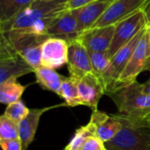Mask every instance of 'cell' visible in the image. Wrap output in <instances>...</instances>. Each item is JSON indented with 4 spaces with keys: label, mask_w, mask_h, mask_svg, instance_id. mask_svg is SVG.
Here are the masks:
<instances>
[{
    "label": "cell",
    "mask_w": 150,
    "mask_h": 150,
    "mask_svg": "<svg viewBox=\"0 0 150 150\" xmlns=\"http://www.w3.org/2000/svg\"><path fill=\"white\" fill-rule=\"evenodd\" d=\"M68 0H34L11 21L0 24V33L17 36H47L53 20L68 11ZM48 38V37H47Z\"/></svg>",
    "instance_id": "1"
},
{
    "label": "cell",
    "mask_w": 150,
    "mask_h": 150,
    "mask_svg": "<svg viewBox=\"0 0 150 150\" xmlns=\"http://www.w3.org/2000/svg\"><path fill=\"white\" fill-rule=\"evenodd\" d=\"M122 128L111 141L105 143L107 150H150V124L148 118L121 113L113 114Z\"/></svg>",
    "instance_id": "2"
},
{
    "label": "cell",
    "mask_w": 150,
    "mask_h": 150,
    "mask_svg": "<svg viewBox=\"0 0 150 150\" xmlns=\"http://www.w3.org/2000/svg\"><path fill=\"white\" fill-rule=\"evenodd\" d=\"M105 95L114 102L119 113L138 118H148L150 115V94L144 91L143 83L137 80Z\"/></svg>",
    "instance_id": "3"
},
{
    "label": "cell",
    "mask_w": 150,
    "mask_h": 150,
    "mask_svg": "<svg viewBox=\"0 0 150 150\" xmlns=\"http://www.w3.org/2000/svg\"><path fill=\"white\" fill-rule=\"evenodd\" d=\"M150 58V37L149 28L147 27L141 40H139L129 62H127L124 71L120 75L119 80L110 91L121 89L136 81L137 76L146 70L147 64ZM108 93V92H107ZM106 94V93H105Z\"/></svg>",
    "instance_id": "4"
},
{
    "label": "cell",
    "mask_w": 150,
    "mask_h": 150,
    "mask_svg": "<svg viewBox=\"0 0 150 150\" xmlns=\"http://www.w3.org/2000/svg\"><path fill=\"white\" fill-rule=\"evenodd\" d=\"M34 73V69L14 50L9 41L0 38V83Z\"/></svg>",
    "instance_id": "5"
},
{
    "label": "cell",
    "mask_w": 150,
    "mask_h": 150,
    "mask_svg": "<svg viewBox=\"0 0 150 150\" xmlns=\"http://www.w3.org/2000/svg\"><path fill=\"white\" fill-rule=\"evenodd\" d=\"M146 28L147 26L140 31L136 34V36H134L129 42L120 48L111 58L110 65L102 77V82L105 89V93L110 92L119 80Z\"/></svg>",
    "instance_id": "6"
},
{
    "label": "cell",
    "mask_w": 150,
    "mask_h": 150,
    "mask_svg": "<svg viewBox=\"0 0 150 150\" xmlns=\"http://www.w3.org/2000/svg\"><path fill=\"white\" fill-rule=\"evenodd\" d=\"M3 35L14 50L35 70L41 66V49L44 41L48 39L43 36H17Z\"/></svg>",
    "instance_id": "7"
},
{
    "label": "cell",
    "mask_w": 150,
    "mask_h": 150,
    "mask_svg": "<svg viewBox=\"0 0 150 150\" xmlns=\"http://www.w3.org/2000/svg\"><path fill=\"white\" fill-rule=\"evenodd\" d=\"M146 26V20L142 10L138 11L134 14L117 23L115 25V31L112 45L108 51L111 58L120 48L129 42L140 31Z\"/></svg>",
    "instance_id": "8"
},
{
    "label": "cell",
    "mask_w": 150,
    "mask_h": 150,
    "mask_svg": "<svg viewBox=\"0 0 150 150\" xmlns=\"http://www.w3.org/2000/svg\"><path fill=\"white\" fill-rule=\"evenodd\" d=\"M148 1L149 0H114L93 27L115 25L120 21L142 10Z\"/></svg>",
    "instance_id": "9"
},
{
    "label": "cell",
    "mask_w": 150,
    "mask_h": 150,
    "mask_svg": "<svg viewBox=\"0 0 150 150\" xmlns=\"http://www.w3.org/2000/svg\"><path fill=\"white\" fill-rule=\"evenodd\" d=\"M67 65L70 76L77 79L93 73L90 53L79 39L69 42Z\"/></svg>",
    "instance_id": "10"
},
{
    "label": "cell",
    "mask_w": 150,
    "mask_h": 150,
    "mask_svg": "<svg viewBox=\"0 0 150 150\" xmlns=\"http://www.w3.org/2000/svg\"><path fill=\"white\" fill-rule=\"evenodd\" d=\"M83 30L71 11H66L58 15L50 24L47 36L59 38L68 42L79 39Z\"/></svg>",
    "instance_id": "11"
},
{
    "label": "cell",
    "mask_w": 150,
    "mask_h": 150,
    "mask_svg": "<svg viewBox=\"0 0 150 150\" xmlns=\"http://www.w3.org/2000/svg\"><path fill=\"white\" fill-rule=\"evenodd\" d=\"M69 42L65 40L50 37L42 44L41 66L53 69L68 63Z\"/></svg>",
    "instance_id": "12"
},
{
    "label": "cell",
    "mask_w": 150,
    "mask_h": 150,
    "mask_svg": "<svg viewBox=\"0 0 150 150\" xmlns=\"http://www.w3.org/2000/svg\"><path fill=\"white\" fill-rule=\"evenodd\" d=\"M77 90L81 105L91 108L92 111L98 110V102L105 94L102 81L93 73L86 75L78 80Z\"/></svg>",
    "instance_id": "13"
},
{
    "label": "cell",
    "mask_w": 150,
    "mask_h": 150,
    "mask_svg": "<svg viewBox=\"0 0 150 150\" xmlns=\"http://www.w3.org/2000/svg\"><path fill=\"white\" fill-rule=\"evenodd\" d=\"M115 31V25L92 27L84 31L79 37L89 53L108 52L112 45Z\"/></svg>",
    "instance_id": "14"
},
{
    "label": "cell",
    "mask_w": 150,
    "mask_h": 150,
    "mask_svg": "<svg viewBox=\"0 0 150 150\" xmlns=\"http://www.w3.org/2000/svg\"><path fill=\"white\" fill-rule=\"evenodd\" d=\"M96 131V136L103 142H107L113 139L122 128L120 120L113 115L96 110L92 111L89 122Z\"/></svg>",
    "instance_id": "15"
},
{
    "label": "cell",
    "mask_w": 150,
    "mask_h": 150,
    "mask_svg": "<svg viewBox=\"0 0 150 150\" xmlns=\"http://www.w3.org/2000/svg\"><path fill=\"white\" fill-rule=\"evenodd\" d=\"M61 106H67V105L66 103H62L49 107L30 109L28 115L18 123L19 140L22 143V150H27L28 147L33 141L42 114L53 108H57Z\"/></svg>",
    "instance_id": "16"
},
{
    "label": "cell",
    "mask_w": 150,
    "mask_h": 150,
    "mask_svg": "<svg viewBox=\"0 0 150 150\" xmlns=\"http://www.w3.org/2000/svg\"><path fill=\"white\" fill-rule=\"evenodd\" d=\"M110 4L111 2L97 0L71 11L76 18L83 32H84L93 27Z\"/></svg>",
    "instance_id": "17"
},
{
    "label": "cell",
    "mask_w": 150,
    "mask_h": 150,
    "mask_svg": "<svg viewBox=\"0 0 150 150\" xmlns=\"http://www.w3.org/2000/svg\"><path fill=\"white\" fill-rule=\"evenodd\" d=\"M34 74L36 76V82L41 86V88L53 91L60 96L61 86L64 76H61L54 69L44 66L36 69Z\"/></svg>",
    "instance_id": "18"
},
{
    "label": "cell",
    "mask_w": 150,
    "mask_h": 150,
    "mask_svg": "<svg viewBox=\"0 0 150 150\" xmlns=\"http://www.w3.org/2000/svg\"><path fill=\"white\" fill-rule=\"evenodd\" d=\"M34 0H0V24H4L27 8Z\"/></svg>",
    "instance_id": "19"
},
{
    "label": "cell",
    "mask_w": 150,
    "mask_h": 150,
    "mask_svg": "<svg viewBox=\"0 0 150 150\" xmlns=\"http://www.w3.org/2000/svg\"><path fill=\"white\" fill-rule=\"evenodd\" d=\"M26 86L17 82V79H10L0 83V101L2 104L10 105L20 100Z\"/></svg>",
    "instance_id": "20"
},
{
    "label": "cell",
    "mask_w": 150,
    "mask_h": 150,
    "mask_svg": "<svg viewBox=\"0 0 150 150\" xmlns=\"http://www.w3.org/2000/svg\"><path fill=\"white\" fill-rule=\"evenodd\" d=\"M78 80L79 79L70 76L69 77L64 76L62 80L60 97L64 99L67 106L75 107L77 105H82L77 90Z\"/></svg>",
    "instance_id": "21"
},
{
    "label": "cell",
    "mask_w": 150,
    "mask_h": 150,
    "mask_svg": "<svg viewBox=\"0 0 150 150\" xmlns=\"http://www.w3.org/2000/svg\"><path fill=\"white\" fill-rule=\"evenodd\" d=\"M91 136H96V131L92 125L88 123L86 126L80 127L64 150H82L86 140Z\"/></svg>",
    "instance_id": "22"
},
{
    "label": "cell",
    "mask_w": 150,
    "mask_h": 150,
    "mask_svg": "<svg viewBox=\"0 0 150 150\" xmlns=\"http://www.w3.org/2000/svg\"><path fill=\"white\" fill-rule=\"evenodd\" d=\"M90 57L94 75H96L102 81L104 74L110 65L111 56L108 52H93L90 53Z\"/></svg>",
    "instance_id": "23"
},
{
    "label": "cell",
    "mask_w": 150,
    "mask_h": 150,
    "mask_svg": "<svg viewBox=\"0 0 150 150\" xmlns=\"http://www.w3.org/2000/svg\"><path fill=\"white\" fill-rule=\"evenodd\" d=\"M19 139L18 124L3 114L0 117V140Z\"/></svg>",
    "instance_id": "24"
},
{
    "label": "cell",
    "mask_w": 150,
    "mask_h": 150,
    "mask_svg": "<svg viewBox=\"0 0 150 150\" xmlns=\"http://www.w3.org/2000/svg\"><path fill=\"white\" fill-rule=\"evenodd\" d=\"M30 109H28L21 100H18L8 105L4 114L18 124L28 115Z\"/></svg>",
    "instance_id": "25"
},
{
    "label": "cell",
    "mask_w": 150,
    "mask_h": 150,
    "mask_svg": "<svg viewBox=\"0 0 150 150\" xmlns=\"http://www.w3.org/2000/svg\"><path fill=\"white\" fill-rule=\"evenodd\" d=\"M82 150H107L105 148V142H103L97 136H91L89 137Z\"/></svg>",
    "instance_id": "26"
},
{
    "label": "cell",
    "mask_w": 150,
    "mask_h": 150,
    "mask_svg": "<svg viewBox=\"0 0 150 150\" xmlns=\"http://www.w3.org/2000/svg\"><path fill=\"white\" fill-rule=\"evenodd\" d=\"M0 146L3 150H22V143L19 139L0 140Z\"/></svg>",
    "instance_id": "27"
},
{
    "label": "cell",
    "mask_w": 150,
    "mask_h": 150,
    "mask_svg": "<svg viewBox=\"0 0 150 150\" xmlns=\"http://www.w3.org/2000/svg\"><path fill=\"white\" fill-rule=\"evenodd\" d=\"M95 1H97V0H68L66 7H67L68 11H72V10L83 7V6L89 4Z\"/></svg>",
    "instance_id": "28"
},
{
    "label": "cell",
    "mask_w": 150,
    "mask_h": 150,
    "mask_svg": "<svg viewBox=\"0 0 150 150\" xmlns=\"http://www.w3.org/2000/svg\"><path fill=\"white\" fill-rule=\"evenodd\" d=\"M142 11H143V13H144L145 20H146V25H147L148 28L150 29V0H149L146 3V4L142 8Z\"/></svg>",
    "instance_id": "29"
},
{
    "label": "cell",
    "mask_w": 150,
    "mask_h": 150,
    "mask_svg": "<svg viewBox=\"0 0 150 150\" xmlns=\"http://www.w3.org/2000/svg\"><path fill=\"white\" fill-rule=\"evenodd\" d=\"M143 90L146 93L150 94V79L148 82L143 83Z\"/></svg>",
    "instance_id": "30"
},
{
    "label": "cell",
    "mask_w": 150,
    "mask_h": 150,
    "mask_svg": "<svg viewBox=\"0 0 150 150\" xmlns=\"http://www.w3.org/2000/svg\"><path fill=\"white\" fill-rule=\"evenodd\" d=\"M146 70H149V71H150V58L149 59V62H148V64H147Z\"/></svg>",
    "instance_id": "31"
},
{
    "label": "cell",
    "mask_w": 150,
    "mask_h": 150,
    "mask_svg": "<svg viewBox=\"0 0 150 150\" xmlns=\"http://www.w3.org/2000/svg\"><path fill=\"white\" fill-rule=\"evenodd\" d=\"M101 1H108V2H111V3H112V2H113L114 0H101Z\"/></svg>",
    "instance_id": "32"
},
{
    "label": "cell",
    "mask_w": 150,
    "mask_h": 150,
    "mask_svg": "<svg viewBox=\"0 0 150 150\" xmlns=\"http://www.w3.org/2000/svg\"><path fill=\"white\" fill-rule=\"evenodd\" d=\"M148 120H149V124H150V115L148 117Z\"/></svg>",
    "instance_id": "33"
},
{
    "label": "cell",
    "mask_w": 150,
    "mask_h": 150,
    "mask_svg": "<svg viewBox=\"0 0 150 150\" xmlns=\"http://www.w3.org/2000/svg\"><path fill=\"white\" fill-rule=\"evenodd\" d=\"M149 37H150V29L149 28Z\"/></svg>",
    "instance_id": "34"
}]
</instances>
